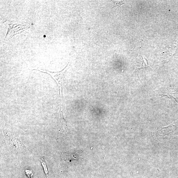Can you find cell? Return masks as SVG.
<instances>
[{"label": "cell", "mask_w": 178, "mask_h": 178, "mask_svg": "<svg viewBox=\"0 0 178 178\" xmlns=\"http://www.w3.org/2000/svg\"><path fill=\"white\" fill-rule=\"evenodd\" d=\"M70 66L68 64L64 70L59 72H51L43 70H38L40 71L49 75L56 82L58 88L59 99L61 102L63 100V89L65 82L66 73Z\"/></svg>", "instance_id": "1"}, {"label": "cell", "mask_w": 178, "mask_h": 178, "mask_svg": "<svg viewBox=\"0 0 178 178\" xmlns=\"http://www.w3.org/2000/svg\"><path fill=\"white\" fill-rule=\"evenodd\" d=\"M5 23L7 26L8 31L7 36H10L9 37H12L15 35V31L17 30L19 31H23V29H25L26 28V26L23 27L22 25H18L16 24H13L12 22L7 21L5 22Z\"/></svg>", "instance_id": "2"}, {"label": "cell", "mask_w": 178, "mask_h": 178, "mask_svg": "<svg viewBox=\"0 0 178 178\" xmlns=\"http://www.w3.org/2000/svg\"><path fill=\"white\" fill-rule=\"evenodd\" d=\"M59 128L60 130L67 129L68 125L64 117H63L62 112L61 110V106H60L59 107Z\"/></svg>", "instance_id": "3"}, {"label": "cell", "mask_w": 178, "mask_h": 178, "mask_svg": "<svg viewBox=\"0 0 178 178\" xmlns=\"http://www.w3.org/2000/svg\"><path fill=\"white\" fill-rule=\"evenodd\" d=\"M39 161L41 163L46 178H50L48 166L44 157L39 159Z\"/></svg>", "instance_id": "4"}, {"label": "cell", "mask_w": 178, "mask_h": 178, "mask_svg": "<svg viewBox=\"0 0 178 178\" xmlns=\"http://www.w3.org/2000/svg\"><path fill=\"white\" fill-rule=\"evenodd\" d=\"M25 172L27 178H33L35 174L34 171L30 169L25 170Z\"/></svg>", "instance_id": "5"}]
</instances>
